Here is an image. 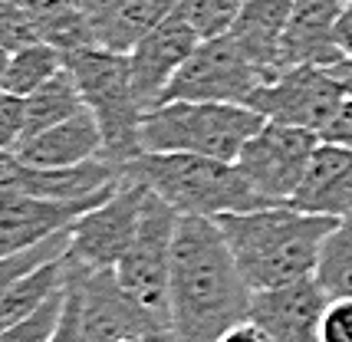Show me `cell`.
<instances>
[{
    "instance_id": "cell-31",
    "label": "cell",
    "mask_w": 352,
    "mask_h": 342,
    "mask_svg": "<svg viewBox=\"0 0 352 342\" xmlns=\"http://www.w3.org/2000/svg\"><path fill=\"white\" fill-rule=\"evenodd\" d=\"M217 342H276V339L270 336L267 326H261L254 316H247V319H241L237 326H230Z\"/></svg>"
},
{
    "instance_id": "cell-18",
    "label": "cell",
    "mask_w": 352,
    "mask_h": 342,
    "mask_svg": "<svg viewBox=\"0 0 352 342\" xmlns=\"http://www.w3.org/2000/svg\"><path fill=\"white\" fill-rule=\"evenodd\" d=\"M290 204L309 214H326L339 220L352 214V148L336 141H320L303 174V185L296 187Z\"/></svg>"
},
{
    "instance_id": "cell-29",
    "label": "cell",
    "mask_w": 352,
    "mask_h": 342,
    "mask_svg": "<svg viewBox=\"0 0 352 342\" xmlns=\"http://www.w3.org/2000/svg\"><path fill=\"white\" fill-rule=\"evenodd\" d=\"M322 342H352V296H329L320 323Z\"/></svg>"
},
{
    "instance_id": "cell-4",
    "label": "cell",
    "mask_w": 352,
    "mask_h": 342,
    "mask_svg": "<svg viewBox=\"0 0 352 342\" xmlns=\"http://www.w3.org/2000/svg\"><path fill=\"white\" fill-rule=\"evenodd\" d=\"M267 119L250 106L234 102H162L142 115V152H188V155L237 161L241 148L261 132Z\"/></svg>"
},
{
    "instance_id": "cell-1",
    "label": "cell",
    "mask_w": 352,
    "mask_h": 342,
    "mask_svg": "<svg viewBox=\"0 0 352 342\" xmlns=\"http://www.w3.org/2000/svg\"><path fill=\"white\" fill-rule=\"evenodd\" d=\"M254 290L211 218H182L171 250V329L178 342H217L250 316Z\"/></svg>"
},
{
    "instance_id": "cell-22",
    "label": "cell",
    "mask_w": 352,
    "mask_h": 342,
    "mask_svg": "<svg viewBox=\"0 0 352 342\" xmlns=\"http://www.w3.org/2000/svg\"><path fill=\"white\" fill-rule=\"evenodd\" d=\"M82 109H86V99L79 93L76 76L63 66L50 82H43L36 93L27 95V135L46 132V128H53V125L79 115Z\"/></svg>"
},
{
    "instance_id": "cell-7",
    "label": "cell",
    "mask_w": 352,
    "mask_h": 342,
    "mask_svg": "<svg viewBox=\"0 0 352 342\" xmlns=\"http://www.w3.org/2000/svg\"><path fill=\"white\" fill-rule=\"evenodd\" d=\"M267 82L257 62L230 40L228 33L201 40L195 53L184 60L175 73L168 89L162 93V102H234L247 106L250 95Z\"/></svg>"
},
{
    "instance_id": "cell-9",
    "label": "cell",
    "mask_w": 352,
    "mask_h": 342,
    "mask_svg": "<svg viewBox=\"0 0 352 342\" xmlns=\"http://www.w3.org/2000/svg\"><path fill=\"white\" fill-rule=\"evenodd\" d=\"M320 141V132L283 122H267L241 148L237 168L257 187V194H263L270 204H290L296 187L303 185V174H307Z\"/></svg>"
},
{
    "instance_id": "cell-2",
    "label": "cell",
    "mask_w": 352,
    "mask_h": 342,
    "mask_svg": "<svg viewBox=\"0 0 352 342\" xmlns=\"http://www.w3.org/2000/svg\"><path fill=\"white\" fill-rule=\"evenodd\" d=\"M214 220L254 293L316 277L322 244L339 224V218L309 214L293 204H267L257 211L221 214Z\"/></svg>"
},
{
    "instance_id": "cell-25",
    "label": "cell",
    "mask_w": 352,
    "mask_h": 342,
    "mask_svg": "<svg viewBox=\"0 0 352 342\" xmlns=\"http://www.w3.org/2000/svg\"><path fill=\"white\" fill-rule=\"evenodd\" d=\"M69 286V283H66ZM66 286L60 293H53L36 312H30L27 319H20L14 326L0 329V342H53L60 332L63 310H66Z\"/></svg>"
},
{
    "instance_id": "cell-21",
    "label": "cell",
    "mask_w": 352,
    "mask_h": 342,
    "mask_svg": "<svg viewBox=\"0 0 352 342\" xmlns=\"http://www.w3.org/2000/svg\"><path fill=\"white\" fill-rule=\"evenodd\" d=\"M69 253L43 264L40 270H33L27 277H20L16 283L0 290V329L14 326L20 319H27L30 312H36L53 293H60L63 286L69 283Z\"/></svg>"
},
{
    "instance_id": "cell-3",
    "label": "cell",
    "mask_w": 352,
    "mask_h": 342,
    "mask_svg": "<svg viewBox=\"0 0 352 342\" xmlns=\"http://www.w3.org/2000/svg\"><path fill=\"white\" fill-rule=\"evenodd\" d=\"M129 178H135L171 204L182 218H221L267 207V198L247 181L237 161L188 155V152H142L129 165Z\"/></svg>"
},
{
    "instance_id": "cell-32",
    "label": "cell",
    "mask_w": 352,
    "mask_h": 342,
    "mask_svg": "<svg viewBox=\"0 0 352 342\" xmlns=\"http://www.w3.org/2000/svg\"><path fill=\"white\" fill-rule=\"evenodd\" d=\"M339 47L346 49V56H352V0H346V10L339 20Z\"/></svg>"
},
{
    "instance_id": "cell-20",
    "label": "cell",
    "mask_w": 352,
    "mask_h": 342,
    "mask_svg": "<svg viewBox=\"0 0 352 342\" xmlns=\"http://www.w3.org/2000/svg\"><path fill=\"white\" fill-rule=\"evenodd\" d=\"M182 3L184 0H116L92 20L96 47L132 53L138 40H145L158 23H165Z\"/></svg>"
},
{
    "instance_id": "cell-16",
    "label": "cell",
    "mask_w": 352,
    "mask_h": 342,
    "mask_svg": "<svg viewBox=\"0 0 352 342\" xmlns=\"http://www.w3.org/2000/svg\"><path fill=\"white\" fill-rule=\"evenodd\" d=\"M346 0H293L280 62L287 66H336L346 60L339 47V20Z\"/></svg>"
},
{
    "instance_id": "cell-23",
    "label": "cell",
    "mask_w": 352,
    "mask_h": 342,
    "mask_svg": "<svg viewBox=\"0 0 352 342\" xmlns=\"http://www.w3.org/2000/svg\"><path fill=\"white\" fill-rule=\"evenodd\" d=\"M63 66H66L63 49L50 47V43H30L16 53H7L3 69H0V89L14 95H30L56 76Z\"/></svg>"
},
{
    "instance_id": "cell-17",
    "label": "cell",
    "mask_w": 352,
    "mask_h": 342,
    "mask_svg": "<svg viewBox=\"0 0 352 342\" xmlns=\"http://www.w3.org/2000/svg\"><path fill=\"white\" fill-rule=\"evenodd\" d=\"M102 152H106L102 128L89 109H82L79 115L46 132L27 135L10 155L33 168H66V165H82L89 158H102Z\"/></svg>"
},
{
    "instance_id": "cell-30",
    "label": "cell",
    "mask_w": 352,
    "mask_h": 342,
    "mask_svg": "<svg viewBox=\"0 0 352 342\" xmlns=\"http://www.w3.org/2000/svg\"><path fill=\"white\" fill-rule=\"evenodd\" d=\"M322 141H336V145L352 148V95H346V102H342V109L336 112V119L326 125Z\"/></svg>"
},
{
    "instance_id": "cell-5",
    "label": "cell",
    "mask_w": 352,
    "mask_h": 342,
    "mask_svg": "<svg viewBox=\"0 0 352 342\" xmlns=\"http://www.w3.org/2000/svg\"><path fill=\"white\" fill-rule=\"evenodd\" d=\"M66 69L76 76L79 93L86 99V109L96 115L102 128L106 152L102 158L116 165H129L142 155V115L145 106L135 93L129 53H116L106 47H82L73 53H63Z\"/></svg>"
},
{
    "instance_id": "cell-28",
    "label": "cell",
    "mask_w": 352,
    "mask_h": 342,
    "mask_svg": "<svg viewBox=\"0 0 352 342\" xmlns=\"http://www.w3.org/2000/svg\"><path fill=\"white\" fill-rule=\"evenodd\" d=\"M27 135V95L0 93V148L14 152Z\"/></svg>"
},
{
    "instance_id": "cell-34",
    "label": "cell",
    "mask_w": 352,
    "mask_h": 342,
    "mask_svg": "<svg viewBox=\"0 0 352 342\" xmlns=\"http://www.w3.org/2000/svg\"><path fill=\"white\" fill-rule=\"evenodd\" d=\"M73 3H76L79 10H82V14L89 16V23H92V20H96V16L102 14V10H109V7H112L116 0H73Z\"/></svg>"
},
{
    "instance_id": "cell-27",
    "label": "cell",
    "mask_w": 352,
    "mask_h": 342,
    "mask_svg": "<svg viewBox=\"0 0 352 342\" xmlns=\"http://www.w3.org/2000/svg\"><path fill=\"white\" fill-rule=\"evenodd\" d=\"M0 40H3L7 53H16L30 43H43L36 33V23L16 0H0Z\"/></svg>"
},
{
    "instance_id": "cell-8",
    "label": "cell",
    "mask_w": 352,
    "mask_h": 342,
    "mask_svg": "<svg viewBox=\"0 0 352 342\" xmlns=\"http://www.w3.org/2000/svg\"><path fill=\"white\" fill-rule=\"evenodd\" d=\"M69 280L79 290V312H82V336L86 342H122L135 336L152 339H175V329L158 323L145 306H138L122 290L116 270H89L69 257Z\"/></svg>"
},
{
    "instance_id": "cell-14",
    "label": "cell",
    "mask_w": 352,
    "mask_h": 342,
    "mask_svg": "<svg viewBox=\"0 0 352 342\" xmlns=\"http://www.w3.org/2000/svg\"><path fill=\"white\" fill-rule=\"evenodd\" d=\"M112 194L116 191L89 201H50V198L23 194L16 187H0V257H10L53 233L69 231L82 214H89L96 204H102Z\"/></svg>"
},
{
    "instance_id": "cell-19",
    "label": "cell",
    "mask_w": 352,
    "mask_h": 342,
    "mask_svg": "<svg viewBox=\"0 0 352 342\" xmlns=\"http://www.w3.org/2000/svg\"><path fill=\"white\" fill-rule=\"evenodd\" d=\"M290 10L293 0H247L228 30L230 40L267 73V82L283 69L280 49H283Z\"/></svg>"
},
{
    "instance_id": "cell-12",
    "label": "cell",
    "mask_w": 352,
    "mask_h": 342,
    "mask_svg": "<svg viewBox=\"0 0 352 342\" xmlns=\"http://www.w3.org/2000/svg\"><path fill=\"white\" fill-rule=\"evenodd\" d=\"M125 181H129L125 165H116L109 158H89L82 165H66V168H33L10 152H3L0 158V187H16L23 194L50 201H89L109 191H119Z\"/></svg>"
},
{
    "instance_id": "cell-13",
    "label": "cell",
    "mask_w": 352,
    "mask_h": 342,
    "mask_svg": "<svg viewBox=\"0 0 352 342\" xmlns=\"http://www.w3.org/2000/svg\"><path fill=\"white\" fill-rule=\"evenodd\" d=\"M198 43H201L198 27L191 23V16L184 14V7H178L165 23H158L145 40H138L132 47L129 69H132V82H135V93L142 99L145 112L158 106L162 93L168 89V82L184 66V60L195 53Z\"/></svg>"
},
{
    "instance_id": "cell-15",
    "label": "cell",
    "mask_w": 352,
    "mask_h": 342,
    "mask_svg": "<svg viewBox=\"0 0 352 342\" xmlns=\"http://www.w3.org/2000/svg\"><path fill=\"white\" fill-rule=\"evenodd\" d=\"M326 303H329V293L322 290V283L316 277H307L280 290L254 293L250 316L270 329L276 342H322L320 323Z\"/></svg>"
},
{
    "instance_id": "cell-24",
    "label": "cell",
    "mask_w": 352,
    "mask_h": 342,
    "mask_svg": "<svg viewBox=\"0 0 352 342\" xmlns=\"http://www.w3.org/2000/svg\"><path fill=\"white\" fill-rule=\"evenodd\" d=\"M316 280L329 296H352V214H346L326 237Z\"/></svg>"
},
{
    "instance_id": "cell-10",
    "label": "cell",
    "mask_w": 352,
    "mask_h": 342,
    "mask_svg": "<svg viewBox=\"0 0 352 342\" xmlns=\"http://www.w3.org/2000/svg\"><path fill=\"white\" fill-rule=\"evenodd\" d=\"M346 102V89L326 66H287L250 95V109L267 122H283L309 132H326Z\"/></svg>"
},
{
    "instance_id": "cell-11",
    "label": "cell",
    "mask_w": 352,
    "mask_h": 342,
    "mask_svg": "<svg viewBox=\"0 0 352 342\" xmlns=\"http://www.w3.org/2000/svg\"><path fill=\"white\" fill-rule=\"evenodd\" d=\"M145 194H148V187L135 178H129L112 198L96 204L89 214H82L69 227L73 231L69 257L79 266H89V270H116L129 244L135 240Z\"/></svg>"
},
{
    "instance_id": "cell-26",
    "label": "cell",
    "mask_w": 352,
    "mask_h": 342,
    "mask_svg": "<svg viewBox=\"0 0 352 342\" xmlns=\"http://www.w3.org/2000/svg\"><path fill=\"white\" fill-rule=\"evenodd\" d=\"M244 3L247 0H184L182 7L184 14L191 16V23L198 27L201 40H208V36L228 33Z\"/></svg>"
},
{
    "instance_id": "cell-6",
    "label": "cell",
    "mask_w": 352,
    "mask_h": 342,
    "mask_svg": "<svg viewBox=\"0 0 352 342\" xmlns=\"http://www.w3.org/2000/svg\"><path fill=\"white\" fill-rule=\"evenodd\" d=\"M178 220L182 214L148 191L135 240L116 264L122 290L165 326H171V250Z\"/></svg>"
},
{
    "instance_id": "cell-33",
    "label": "cell",
    "mask_w": 352,
    "mask_h": 342,
    "mask_svg": "<svg viewBox=\"0 0 352 342\" xmlns=\"http://www.w3.org/2000/svg\"><path fill=\"white\" fill-rule=\"evenodd\" d=\"M333 76H336V82L346 89V95H352V56H346V60H339L336 66H326Z\"/></svg>"
}]
</instances>
